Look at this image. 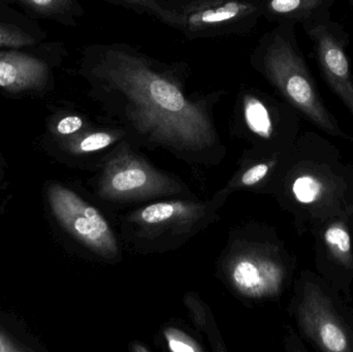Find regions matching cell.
Wrapping results in <instances>:
<instances>
[{"label":"cell","mask_w":353,"mask_h":352,"mask_svg":"<svg viewBox=\"0 0 353 352\" xmlns=\"http://www.w3.org/2000/svg\"><path fill=\"white\" fill-rule=\"evenodd\" d=\"M337 0H259L261 17L274 24L302 27L331 18Z\"/></svg>","instance_id":"8fae6325"},{"label":"cell","mask_w":353,"mask_h":352,"mask_svg":"<svg viewBox=\"0 0 353 352\" xmlns=\"http://www.w3.org/2000/svg\"><path fill=\"white\" fill-rule=\"evenodd\" d=\"M339 181L331 171L319 165H309L308 171H303L292 182V191L299 204L308 207L309 212H321L336 215L333 207L338 204L342 190Z\"/></svg>","instance_id":"9c48e42d"},{"label":"cell","mask_w":353,"mask_h":352,"mask_svg":"<svg viewBox=\"0 0 353 352\" xmlns=\"http://www.w3.org/2000/svg\"><path fill=\"white\" fill-rule=\"evenodd\" d=\"M300 320L307 336L323 351H353L350 330L327 296L315 284L306 287L300 306Z\"/></svg>","instance_id":"52a82bcc"},{"label":"cell","mask_w":353,"mask_h":352,"mask_svg":"<svg viewBox=\"0 0 353 352\" xmlns=\"http://www.w3.org/2000/svg\"><path fill=\"white\" fill-rule=\"evenodd\" d=\"M19 4L46 19H51L66 26H76L84 16V8L79 0H14Z\"/></svg>","instance_id":"4fadbf2b"},{"label":"cell","mask_w":353,"mask_h":352,"mask_svg":"<svg viewBox=\"0 0 353 352\" xmlns=\"http://www.w3.org/2000/svg\"><path fill=\"white\" fill-rule=\"evenodd\" d=\"M119 138L120 134L114 130H95L77 138L72 149L82 153L95 152L111 146Z\"/></svg>","instance_id":"2e32d148"},{"label":"cell","mask_w":353,"mask_h":352,"mask_svg":"<svg viewBox=\"0 0 353 352\" xmlns=\"http://www.w3.org/2000/svg\"><path fill=\"white\" fill-rule=\"evenodd\" d=\"M140 14H148L163 24L178 29L186 0H105Z\"/></svg>","instance_id":"7c38bea8"},{"label":"cell","mask_w":353,"mask_h":352,"mask_svg":"<svg viewBox=\"0 0 353 352\" xmlns=\"http://www.w3.org/2000/svg\"><path fill=\"white\" fill-rule=\"evenodd\" d=\"M261 18L259 0H186L176 30L189 41L246 35Z\"/></svg>","instance_id":"3957f363"},{"label":"cell","mask_w":353,"mask_h":352,"mask_svg":"<svg viewBox=\"0 0 353 352\" xmlns=\"http://www.w3.org/2000/svg\"><path fill=\"white\" fill-rule=\"evenodd\" d=\"M34 41V37L22 29L0 23V48L19 49L33 45Z\"/></svg>","instance_id":"e0dca14e"},{"label":"cell","mask_w":353,"mask_h":352,"mask_svg":"<svg viewBox=\"0 0 353 352\" xmlns=\"http://www.w3.org/2000/svg\"><path fill=\"white\" fill-rule=\"evenodd\" d=\"M148 183L149 176L144 169L130 167L114 174L109 186L114 194H124L143 189Z\"/></svg>","instance_id":"9a60e30c"},{"label":"cell","mask_w":353,"mask_h":352,"mask_svg":"<svg viewBox=\"0 0 353 352\" xmlns=\"http://www.w3.org/2000/svg\"><path fill=\"white\" fill-rule=\"evenodd\" d=\"M182 208V207H180ZM178 205L163 203V204L151 205L147 207L141 213V219L148 225H157L169 220L171 217L176 214L179 209Z\"/></svg>","instance_id":"ac0fdd59"},{"label":"cell","mask_w":353,"mask_h":352,"mask_svg":"<svg viewBox=\"0 0 353 352\" xmlns=\"http://www.w3.org/2000/svg\"><path fill=\"white\" fill-rule=\"evenodd\" d=\"M49 64L24 52L0 50V88L8 92H32L49 86Z\"/></svg>","instance_id":"ba28073f"},{"label":"cell","mask_w":353,"mask_h":352,"mask_svg":"<svg viewBox=\"0 0 353 352\" xmlns=\"http://www.w3.org/2000/svg\"><path fill=\"white\" fill-rule=\"evenodd\" d=\"M165 338H167L171 351L176 352L201 351V347L197 346L194 341L191 340L184 333L175 330V329L168 330L165 332Z\"/></svg>","instance_id":"d6986e66"},{"label":"cell","mask_w":353,"mask_h":352,"mask_svg":"<svg viewBox=\"0 0 353 352\" xmlns=\"http://www.w3.org/2000/svg\"><path fill=\"white\" fill-rule=\"evenodd\" d=\"M48 198L56 218L70 235L105 258L118 253L113 231L94 207L59 184L50 186Z\"/></svg>","instance_id":"277c9868"},{"label":"cell","mask_w":353,"mask_h":352,"mask_svg":"<svg viewBox=\"0 0 353 352\" xmlns=\"http://www.w3.org/2000/svg\"><path fill=\"white\" fill-rule=\"evenodd\" d=\"M269 169L270 167L267 163H259V165H254V167L249 169L243 175L241 181H242L245 186L254 185V184L259 183L261 180H263L268 175Z\"/></svg>","instance_id":"44dd1931"},{"label":"cell","mask_w":353,"mask_h":352,"mask_svg":"<svg viewBox=\"0 0 353 352\" xmlns=\"http://www.w3.org/2000/svg\"><path fill=\"white\" fill-rule=\"evenodd\" d=\"M78 74L89 96L142 140L194 151L217 142L213 110L226 92H189L185 62L163 61L130 43H94L83 51Z\"/></svg>","instance_id":"6da1fadb"},{"label":"cell","mask_w":353,"mask_h":352,"mask_svg":"<svg viewBox=\"0 0 353 352\" xmlns=\"http://www.w3.org/2000/svg\"><path fill=\"white\" fill-rule=\"evenodd\" d=\"M236 114L251 134L263 141L275 140L281 132L294 134L300 115L283 99L247 85L236 93Z\"/></svg>","instance_id":"8992f818"},{"label":"cell","mask_w":353,"mask_h":352,"mask_svg":"<svg viewBox=\"0 0 353 352\" xmlns=\"http://www.w3.org/2000/svg\"><path fill=\"white\" fill-rule=\"evenodd\" d=\"M232 279L242 293L263 297L279 291L283 282L284 271L275 260L252 256L236 262L232 270Z\"/></svg>","instance_id":"30bf717a"},{"label":"cell","mask_w":353,"mask_h":352,"mask_svg":"<svg viewBox=\"0 0 353 352\" xmlns=\"http://www.w3.org/2000/svg\"><path fill=\"white\" fill-rule=\"evenodd\" d=\"M323 241L332 258L344 268L353 270L352 239L342 221H333L323 233Z\"/></svg>","instance_id":"5bb4252c"},{"label":"cell","mask_w":353,"mask_h":352,"mask_svg":"<svg viewBox=\"0 0 353 352\" xmlns=\"http://www.w3.org/2000/svg\"><path fill=\"white\" fill-rule=\"evenodd\" d=\"M23 351L22 349L14 345L10 339L6 338L1 332H0V352H19Z\"/></svg>","instance_id":"7402d4cb"},{"label":"cell","mask_w":353,"mask_h":352,"mask_svg":"<svg viewBox=\"0 0 353 352\" xmlns=\"http://www.w3.org/2000/svg\"><path fill=\"white\" fill-rule=\"evenodd\" d=\"M86 126V120L78 114H68L56 124V132L60 136H72L78 134Z\"/></svg>","instance_id":"ffe728a7"},{"label":"cell","mask_w":353,"mask_h":352,"mask_svg":"<svg viewBox=\"0 0 353 352\" xmlns=\"http://www.w3.org/2000/svg\"><path fill=\"white\" fill-rule=\"evenodd\" d=\"M249 62L253 70L300 115L327 134L347 136L319 93L299 45L296 26L275 24L259 39Z\"/></svg>","instance_id":"7a4b0ae2"},{"label":"cell","mask_w":353,"mask_h":352,"mask_svg":"<svg viewBox=\"0 0 353 352\" xmlns=\"http://www.w3.org/2000/svg\"><path fill=\"white\" fill-rule=\"evenodd\" d=\"M303 28L312 41L323 80L353 116V76L346 53L347 33L331 18Z\"/></svg>","instance_id":"5b68a950"}]
</instances>
